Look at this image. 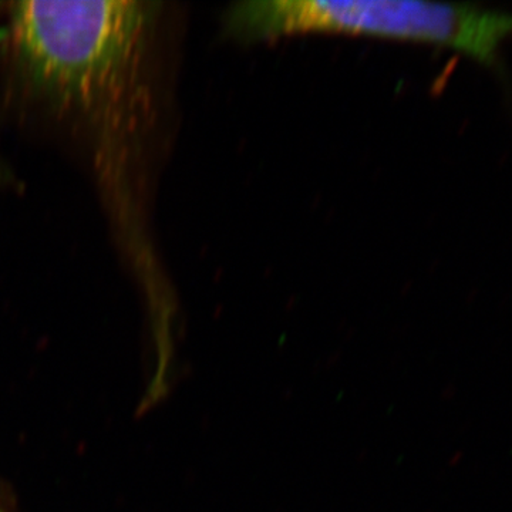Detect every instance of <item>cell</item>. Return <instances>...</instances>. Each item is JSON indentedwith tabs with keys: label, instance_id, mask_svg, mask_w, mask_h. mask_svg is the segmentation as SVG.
<instances>
[{
	"label": "cell",
	"instance_id": "1",
	"mask_svg": "<svg viewBox=\"0 0 512 512\" xmlns=\"http://www.w3.org/2000/svg\"><path fill=\"white\" fill-rule=\"evenodd\" d=\"M150 18V5L134 0L16 3L12 28L20 67L57 106L103 110L126 90Z\"/></svg>",
	"mask_w": 512,
	"mask_h": 512
},
{
	"label": "cell",
	"instance_id": "2",
	"mask_svg": "<svg viewBox=\"0 0 512 512\" xmlns=\"http://www.w3.org/2000/svg\"><path fill=\"white\" fill-rule=\"evenodd\" d=\"M222 25L242 43L306 32L430 43L463 53L503 76L501 49L512 37V12L470 3L245 0L225 10Z\"/></svg>",
	"mask_w": 512,
	"mask_h": 512
}]
</instances>
